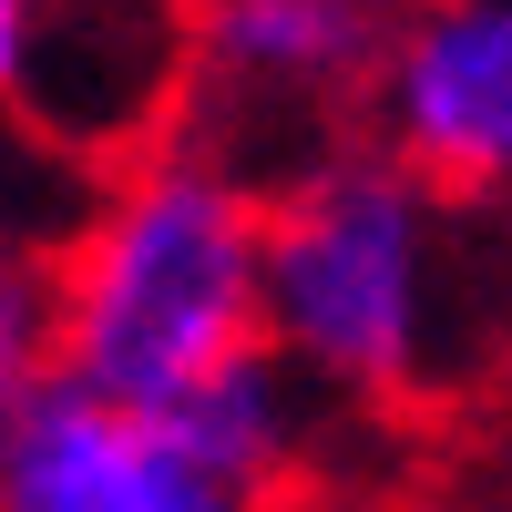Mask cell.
I'll list each match as a JSON object with an SVG mask.
<instances>
[{"mask_svg": "<svg viewBox=\"0 0 512 512\" xmlns=\"http://www.w3.org/2000/svg\"><path fill=\"white\" fill-rule=\"evenodd\" d=\"M502 246H512V205H502Z\"/></svg>", "mask_w": 512, "mask_h": 512, "instance_id": "obj_11", "label": "cell"}, {"mask_svg": "<svg viewBox=\"0 0 512 512\" xmlns=\"http://www.w3.org/2000/svg\"><path fill=\"white\" fill-rule=\"evenodd\" d=\"M492 379H502V390H512V338H502V359H492Z\"/></svg>", "mask_w": 512, "mask_h": 512, "instance_id": "obj_9", "label": "cell"}, {"mask_svg": "<svg viewBox=\"0 0 512 512\" xmlns=\"http://www.w3.org/2000/svg\"><path fill=\"white\" fill-rule=\"evenodd\" d=\"M72 185H82L72 164H52V154H41L11 113H0V246H41V236L62 226Z\"/></svg>", "mask_w": 512, "mask_h": 512, "instance_id": "obj_8", "label": "cell"}, {"mask_svg": "<svg viewBox=\"0 0 512 512\" xmlns=\"http://www.w3.org/2000/svg\"><path fill=\"white\" fill-rule=\"evenodd\" d=\"M492 512H512V502H492Z\"/></svg>", "mask_w": 512, "mask_h": 512, "instance_id": "obj_12", "label": "cell"}, {"mask_svg": "<svg viewBox=\"0 0 512 512\" xmlns=\"http://www.w3.org/2000/svg\"><path fill=\"white\" fill-rule=\"evenodd\" d=\"M379 62V11L349 0H185V93L175 123L236 185L277 195L287 175L359 144Z\"/></svg>", "mask_w": 512, "mask_h": 512, "instance_id": "obj_3", "label": "cell"}, {"mask_svg": "<svg viewBox=\"0 0 512 512\" xmlns=\"http://www.w3.org/2000/svg\"><path fill=\"white\" fill-rule=\"evenodd\" d=\"M512 338V246L400 175L369 134L287 175L256 216V349L338 410H410Z\"/></svg>", "mask_w": 512, "mask_h": 512, "instance_id": "obj_1", "label": "cell"}, {"mask_svg": "<svg viewBox=\"0 0 512 512\" xmlns=\"http://www.w3.org/2000/svg\"><path fill=\"white\" fill-rule=\"evenodd\" d=\"M359 134L472 216L512 205V0H400Z\"/></svg>", "mask_w": 512, "mask_h": 512, "instance_id": "obj_5", "label": "cell"}, {"mask_svg": "<svg viewBox=\"0 0 512 512\" xmlns=\"http://www.w3.org/2000/svg\"><path fill=\"white\" fill-rule=\"evenodd\" d=\"M185 93V0H0V113L93 175L154 144Z\"/></svg>", "mask_w": 512, "mask_h": 512, "instance_id": "obj_4", "label": "cell"}, {"mask_svg": "<svg viewBox=\"0 0 512 512\" xmlns=\"http://www.w3.org/2000/svg\"><path fill=\"white\" fill-rule=\"evenodd\" d=\"M256 216L267 195L185 134L93 164L62 226L41 236L62 390L113 410H175L205 379H226L256 349Z\"/></svg>", "mask_w": 512, "mask_h": 512, "instance_id": "obj_2", "label": "cell"}, {"mask_svg": "<svg viewBox=\"0 0 512 512\" xmlns=\"http://www.w3.org/2000/svg\"><path fill=\"white\" fill-rule=\"evenodd\" d=\"M62 379L52 359V267L41 246H0V431Z\"/></svg>", "mask_w": 512, "mask_h": 512, "instance_id": "obj_7", "label": "cell"}, {"mask_svg": "<svg viewBox=\"0 0 512 512\" xmlns=\"http://www.w3.org/2000/svg\"><path fill=\"white\" fill-rule=\"evenodd\" d=\"M0 512H277V502L216 472L164 410H113L52 379L0 431Z\"/></svg>", "mask_w": 512, "mask_h": 512, "instance_id": "obj_6", "label": "cell"}, {"mask_svg": "<svg viewBox=\"0 0 512 512\" xmlns=\"http://www.w3.org/2000/svg\"><path fill=\"white\" fill-rule=\"evenodd\" d=\"M349 11H379V21H390V11H400V0H349Z\"/></svg>", "mask_w": 512, "mask_h": 512, "instance_id": "obj_10", "label": "cell"}]
</instances>
